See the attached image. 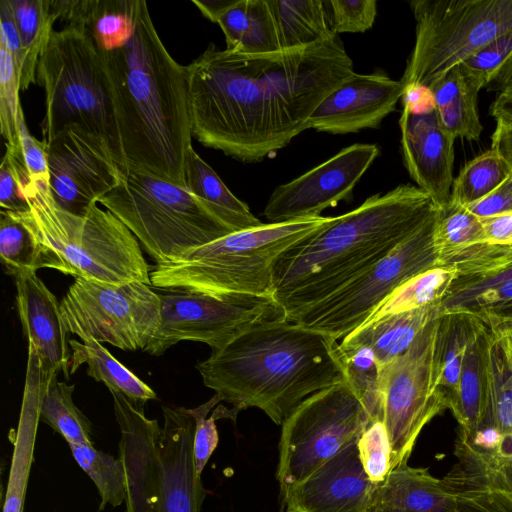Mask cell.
I'll use <instances>...</instances> for the list:
<instances>
[{"instance_id":"8992f818","label":"cell","mask_w":512,"mask_h":512,"mask_svg":"<svg viewBox=\"0 0 512 512\" xmlns=\"http://www.w3.org/2000/svg\"><path fill=\"white\" fill-rule=\"evenodd\" d=\"M333 219L319 216L268 222L229 233L177 260L155 264L150 271L151 286L215 298L230 294L273 296L276 259Z\"/></svg>"},{"instance_id":"2e32d148","label":"cell","mask_w":512,"mask_h":512,"mask_svg":"<svg viewBox=\"0 0 512 512\" xmlns=\"http://www.w3.org/2000/svg\"><path fill=\"white\" fill-rule=\"evenodd\" d=\"M454 455L441 482L458 512H512V429L458 430Z\"/></svg>"},{"instance_id":"c3c4849f","label":"cell","mask_w":512,"mask_h":512,"mask_svg":"<svg viewBox=\"0 0 512 512\" xmlns=\"http://www.w3.org/2000/svg\"><path fill=\"white\" fill-rule=\"evenodd\" d=\"M19 140L22 160L31 182L49 181L46 144L29 133L23 110L19 115Z\"/></svg>"},{"instance_id":"4316f807","label":"cell","mask_w":512,"mask_h":512,"mask_svg":"<svg viewBox=\"0 0 512 512\" xmlns=\"http://www.w3.org/2000/svg\"><path fill=\"white\" fill-rule=\"evenodd\" d=\"M428 89L442 128L455 140L478 141L483 131L477 106L480 89L459 66L436 79Z\"/></svg>"},{"instance_id":"484cf974","label":"cell","mask_w":512,"mask_h":512,"mask_svg":"<svg viewBox=\"0 0 512 512\" xmlns=\"http://www.w3.org/2000/svg\"><path fill=\"white\" fill-rule=\"evenodd\" d=\"M441 301L428 306L363 323L342 341L343 346L364 345L383 365L404 353L418 334L441 315Z\"/></svg>"},{"instance_id":"e575fe53","label":"cell","mask_w":512,"mask_h":512,"mask_svg":"<svg viewBox=\"0 0 512 512\" xmlns=\"http://www.w3.org/2000/svg\"><path fill=\"white\" fill-rule=\"evenodd\" d=\"M9 1L24 53L20 85L25 90L37 82L38 62L54 31L56 17L51 9V0Z\"/></svg>"},{"instance_id":"f35d334b","label":"cell","mask_w":512,"mask_h":512,"mask_svg":"<svg viewBox=\"0 0 512 512\" xmlns=\"http://www.w3.org/2000/svg\"><path fill=\"white\" fill-rule=\"evenodd\" d=\"M485 242L480 218L465 206L449 205L440 210L434 228L439 266L447 265L461 252Z\"/></svg>"},{"instance_id":"3957f363","label":"cell","mask_w":512,"mask_h":512,"mask_svg":"<svg viewBox=\"0 0 512 512\" xmlns=\"http://www.w3.org/2000/svg\"><path fill=\"white\" fill-rule=\"evenodd\" d=\"M439 211L426 192L410 184L370 196L276 259L274 298L286 317L327 298L385 257Z\"/></svg>"},{"instance_id":"4fadbf2b","label":"cell","mask_w":512,"mask_h":512,"mask_svg":"<svg viewBox=\"0 0 512 512\" xmlns=\"http://www.w3.org/2000/svg\"><path fill=\"white\" fill-rule=\"evenodd\" d=\"M60 306L68 333L125 351L144 350L160 322V295L142 282L111 284L78 277Z\"/></svg>"},{"instance_id":"cb8c5ba5","label":"cell","mask_w":512,"mask_h":512,"mask_svg":"<svg viewBox=\"0 0 512 512\" xmlns=\"http://www.w3.org/2000/svg\"><path fill=\"white\" fill-rule=\"evenodd\" d=\"M371 509L393 512H458L441 479L427 468L403 464L378 485ZM370 509V510H371Z\"/></svg>"},{"instance_id":"277c9868","label":"cell","mask_w":512,"mask_h":512,"mask_svg":"<svg viewBox=\"0 0 512 512\" xmlns=\"http://www.w3.org/2000/svg\"><path fill=\"white\" fill-rule=\"evenodd\" d=\"M196 367L237 412L258 408L278 425L312 394L346 381L337 340L286 319L250 328Z\"/></svg>"},{"instance_id":"f546056e","label":"cell","mask_w":512,"mask_h":512,"mask_svg":"<svg viewBox=\"0 0 512 512\" xmlns=\"http://www.w3.org/2000/svg\"><path fill=\"white\" fill-rule=\"evenodd\" d=\"M72 349L69 373L73 374L82 364H87V374L98 382H103L109 391L123 394L136 406L157 398L154 390L140 380L134 373L98 341L87 338L82 342L69 340Z\"/></svg>"},{"instance_id":"5b68a950","label":"cell","mask_w":512,"mask_h":512,"mask_svg":"<svg viewBox=\"0 0 512 512\" xmlns=\"http://www.w3.org/2000/svg\"><path fill=\"white\" fill-rule=\"evenodd\" d=\"M111 394L126 476L124 512H201L207 492L196 469L190 409L163 406L160 426L143 407Z\"/></svg>"},{"instance_id":"ee69618b","label":"cell","mask_w":512,"mask_h":512,"mask_svg":"<svg viewBox=\"0 0 512 512\" xmlns=\"http://www.w3.org/2000/svg\"><path fill=\"white\" fill-rule=\"evenodd\" d=\"M512 55V31L500 36L459 64L462 73L480 90Z\"/></svg>"},{"instance_id":"bcb514c9","label":"cell","mask_w":512,"mask_h":512,"mask_svg":"<svg viewBox=\"0 0 512 512\" xmlns=\"http://www.w3.org/2000/svg\"><path fill=\"white\" fill-rule=\"evenodd\" d=\"M31 183L22 160L21 151L6 147L0 166V207L9 212L28 209L22 189Z\"/></svg>"},{"instance_id":"d6a6232c","label":"cell","mask_w":512,"mask_h":512,"mask_svg":"<svg viewBox=\"0 0 512 512\" xmlns=\"http://www.w3.org/2000/svg\"><path fill=\"white\" fill-rule=\"evenodd\" d=\"M487 399L482 424L512 429V345L488 330Z\"/></svg>"},{"instance_id":"9f6ffc18","label":"cell","mask_w":512,"mask_h":512,"mask_svg":"<svg viewBox=\"0 0 512 512\" xmlns=\"http://www.w3.org/2000/svg\"><path fill=\"white\" fill-rule=\"evenodd\" d=\"M237 0H192L200 12L210 21L217 23L218 19L232 6Z\"/></svg>"},{"instance_id":"e0dca14e","label":"cell","mask_w":512,"mask_h":512,"mask_svg":"<svg viewBox=\"0 0 512 512\" xmlns=\"http://www.w3.org/2000/svg\"><path fill=\"white\" fill-rule=\"evenodd\" d=\"M45 144L51 194L70 213L86 215L126 173L107 143L79 126L66 127Z\"/></svg>"},{"instance_id":"9a60e30c","label":"cell","mask_w":512,"mask_h":512,"mask_svg":"<svg viewBox=\"0 0 512 512\" xmlns=\"http://www.w3.org/2000/svg\"><path fill=\"white\" fill-rule=\"evenodd\" d=\"M439 317L418 334L404 353L382 367L381 412L392 447L391 470L407 464L422 429L448 409L436 389L433 368Z\"/></svg>"},{"instance_id":"60d3db41","label":"cell","mask_w":512,"mask_h":512,"mask_svg":"<svg viewBox=\"0 0 512 512\" xmlns=\"http://www.w3.org/2000/svg\"><path fill=\"white\" fill-rule=\"evenodd\" d=\"M345 366L346 381L362 400L371 421L382 419L380 380L382 364L368 346L339 344Z\"/></svg>"},{"instance_id":"ab89813d","label":"cell","mask_w":512,"mask_h":512,"mask_svg":"<svg viewBox=\"0 0 512 512\" xmlns=\"http://www.w3.org/2000/svg\"><path fill=\"white\" fill-rule=\"evenodd\" d=\"M73 458L95 484L100 496L98 511L117 507L126 499V476L119 457L90 445L68 444Z\"/></svg>"},{"instance_id":"816d5d0a","label":"cell","mask_w":512,"mask_h":512,"mask_svg":"<svg viewBox=\"0 0 512 512\" xmlns=\"http://www.w3.org/2000/svg\"><path fill=\"white\" fill-rule=\"evenodd\" d=\"M512 300V278L497 283L475 295L457 312L473 313L480 309L491 308Z\"/></svg>"},{"instance_id":"91938a15","label":"cell","mask_w":512,"mask_h":512,"mask_svg":"<svg viewBox=\"0 0 512 512\" xmlns=\"http://www.w3.org/2000/svg\"><path fill=\"white\" fill-rule=\"evenodd\" d=\"M493 334L505 337L512 345V328L500 332H495Z\"/></svg>"},{"instance_id":"d6986e66","label":"cell","mask_w":512,"mask_h":512,"mask_svg":"<svg viewBox=\"0 0 512 512\" xmlns=\"http://www.w3.org/2000/svg\"><path fill=\"white\" fill-rule=\"evenodd\" d=\"M357 441L287 490L281 496L285 512H368L378 485L362 467Z\"/></svg>"},{"instance_id":"603a6c76","label":"cell","mask_w":512,"mask_h":512,"mask_svg":"<svg viewBox=\"0 0 512 512\" xmlns=\"http://www.w3.org/2000/svg\"><path fill=\"white\" fill-rule=\"evenodd\" d=\"M42 376L37 353L28 348V370L23 403L14 439L3 512H22L33 462L39 418Z\"/></svg>"},{"instance_id":"f5cc1de1","label":"cell","mask_w":512,"mask_h":512,"mask_svg":"<svg viewBox=\"0 0 512 512\" xmlns=\"http://www.w3.org/2000/svg\"><path fill=\"white\" fill-rule=\"evenodd\" d=\"M480 220L485 232L484 243L512 246V211L503 215Z\"/></svg>"},{"instance_id":"db71d44e","label":"cell","mask_w":512,"mask_h":512,"mask_svg":"<svg viewBox=\"0 0 512 512\" xmlns=\"http://www.w3.org/2000/svg\"><path fill=\"white\" fill-rule=\"evenodd\" d=\"M470 314L482 321L490 332L495 333L512 328V300Z\"/></svg>"},{"instance_id":"f907efd6","label":"cell","mask_w":512,"mask_h":512,"mask_svg":"<svg viewBox=\"0 0 512 512\" xmlns=\"http://www.w3.org/2000/svg\"><path fill=\"white\" fill-rule=\"evenodd\" d=\"M0 47L12 55L20 75L24 53L9 0L0 2Z\"/></svg>"},{"instance_id":"4dcf8cb0","label":"cell","mask_w":512,"mask_h":512,"mask_svg":"<svg viewBox=\"0 0 512 512\" xmlns=\"http://www.w3.org/2000/svg\"><path fill=\"white\" fill-rule=\"evenodd\" d=\"M281 51L316 43L334 33L322 0H268Z\"/></svg>"},{"instance_id":"52a82bcc","label":"cell","mask_w":512,"mask_h":512,"mask_svg":"<svg viewBox=\"0 0 512 512\" xmlns=\"http://www.w3.org/2000/svg\"><path fill=\"white\" fill-rule=\"evenodd\" d=\"M22 195L28 209L12 213L60 259L64 274L151 286L150 266L139 241L110 211L94 204L84 216L70 213L56 204L49 181L29 183Z\"/></svg>"},{"instance_id":"30bf717a","label":"cell","mask_w":512,"mask_h":512,"mask_svg":"<svg viewBox=\"0 0 512 512\" xmlns=\"http://www.w3.org/2000/svg\"><path fill=\"white\" fill-rule=\"evenodd\" d=\"M415 44L401 81L429 88L512 31V0H413Z\"/></svg>"},{"instance_id":"b9f144b4","label":"cell","mask_w":512,"mask_h":512,"mask_svg":"<svg viewBox=\"0 0 512 512\" xmlns=\"http://www.w3.org/2000/svg\"><path fill=\"white\" fill-rule=\"evenodd\" d=\"M20 75L12 55L0 47V129L6 147L20 148Z\"/></svg>"},{"instance_id":"83f0119b","label":"cell","mask_w":512,"mask_h":512,"mask_svg":"<svg viewBox=\"0 0 512 512\" xmlns=\"http://www.w3.org/2000/svg\"><path fill=\"white\" fill-rule=\"evenodd\" d=\"M226 49L242 54L280 52L268 0H237L217 21Z\"/></svg>"},{"instance_id":"8d00e7d4","label":"cell","mask_w":512,"mask_h":512,"mask_svg":"<svg viewBox=\"0 0 512 512\" xmlns=\"http://www.w3.org/2000/svg\"><path fill=\"white\" fill-rule=\"evenodd\" d=\"M74 387L58 381L57 375L42 382L39 418L58 432L68 444L92 446V425L74 404Z\"/></svg>"},{"instance_id":"680465c9","label":"cell","mask_w":512,"mask_h":512,"mask_svg":"<svg viewBox=\"0 0 512 512\" xmlns=\"http://www.w3.org/2000/svg\"><path fill=\"white\" fill-rule=\"evenodd\" d=\"M492 117H512V89L499 92L489 108Z\"/></svg>"},{"instance_id":"9c48e42d","label":"cell","mask_w":512,"mask_h":512,"mask_svg":"<svg viewBox=\"0 0 512 512\" xmlns=\"http://www.w3.org/2000/svg\"><path fill=\"white\" fill-rule=\"evenodd\" d=\"M98 203L134 234L156 264L232 233L186 186L153 176L126 172Z\"/></svg>"},{"instance_id":"ac0fdd59","label":"cell","mask_w":512,"mask_h":512,"mask_svg":"<svg viewBox=\"0 0 512 512\" xmlns=\"http://www.w3.org/2000/svg\"><path fill=\"white\" fill-rule=\"evenodd\" d=\"M380 153L375 144H353L320 165L274 189L264 208L269 223L319 217L328 207L349 200Z\"/></svg>"},{"instance_id":"681fc988","label":"cell","mask_w":512,"mask_h":512,"mask_svg":"<svg viewBox=\"0 0 512 512\" xmlns=\"http://www.w3.org/2000/svg\"><path fill=\"white\" fill-rule=\"evenodd\" d=\"M465 207L480 219L511 212L512 176L484 198Z\"/></svg>"},{"instance_id":"5bb4252c","label":"cell","mask_w":512,"mask_h":512,"mask_svg":"<svg viewBox=\"0 0 512 512\" xmlns=\"http://www.w3.org/2000/svg\"><path fill=\"white\" fill-rule=\"evenodd\" d=\"M161 299L160 322L143 351L160 356L180 341H195L212 350L226 346L250 328L286 319L273 296L230 294L223 298L168 291Z\"/></svg>"},{"instance_id":"11a10c76","label":"cell","mask_w":512,"mask_h":512,"mask_svg":"<svg viewBox=\"0 0 512 512\" xmlns=\"http://www.w3.org/2000/svg\"><path fill=\"white\" fill-rule=\"evenodd\" d=\"M491 148L507 162L512 171V117L495 118Z\"/></svg>"},{"instance_id":"ffe728a7","label":"cell","mask_w":512,"mask_h":512,"mask_svg":"<svg viewBox=\"0 0 512 512\" xmlns=\"http://www.w3.org/2000/svg\"><path fill=\"white\" fill-rule=\"evenodd\" d=\"M405 86L383 72H354L316 107L308 129L330 134H347L377 128L392 113Z\"/></svg>"},{"instance_id":"7dc6e473","label":"cell","mask_w":512,"mask_h":512,"mask_svg":"<svg viewBox=\"0 0 512 512\" xmlns=\"http://www.w3.org/2000/svg\"><path fill=\"white\" fill-rule=\"evenodd\" d=\"M331 31L362 33L369 30L376 19V0H325Z\"/></svg>"},{"instance_id":"f6af8a7d","label":"cell","mask_w":512,"mask_h":512,"mask_svg":"<svg viewBox=\"0 0 512 512\" xmlns=\"http://www.w3.org/2000/svg\"><path fill=\"white\" fill-rule=\"evenodd\" d=\"M221 401V397L215 393L207 402L190 409L196 420L194 456L196 469L200 475L219 442L215 421L220 418H231L230 410L222 406L216 408L212 415L207 417L208 413Z\"/></svg>"},{"instance_id":"7bdbcfd3","label":"cell","mask_w":512,"mask_h":512,"mask_svg":"<svg viewBox=\"0 0 512 512\" xmlns=\"http://www.w3.org/2000/svg\"><path fill=\"white\" fill-rule=\"evenodd\" d=\"M359 458L369 480L380 485L391 471L392 447L382 419L372 420L357 441Z\"/></svg>"},{"instance_id":"6da1fadb","label":"cell","mask_w":512,"mask_h":512,"mask_svg":"<svg viewBox=\"0 0 512 512\" xmlns=\"http://www.w3.org/2000/svg\"><path fill=\"white\" fill-rule=\"evenodd\" d=\"M186 68L192 136L244 163L275 155L308 129L316 107L354 73L336 34L267 54L210 44Z\"/></svg>"},{"instance_id":"d4e9b609","label":"cell","mask_w":512,"mask_h":512,"mask_svg":"<svg viewBox=\"0 0 512 512\" xmlns=\"http://www.w3.org/2000/svg\"><path fill=\"white\" fill-rule=\"evenodd\" d=\"M468 343L463 360L458 390L449 404L465 434L475 431L482 423L487 399L486 342L488 329L469 313Z\"/></svg>"},{"instance_id":"94428289","label":"cell","mask_w":512,"mask_h":512,"mask_svg":"<svg viewBox=\"0 0 512 512\" xmlns=\"http://www.w3.org/2000/svg\"><path fill=\"white\" fill-rule=\"evenodd\" d=\"M370 511H371V512H393V511L376 510V509H371Z\"/></svg>"},{"instance_id":"74e56055","label":"cell","mask_w":512,"mask_h":512,"mask_svg":"<svg viewBox=\"0 0 512 512\" xmlns=\"http://www.w3.org/2000/svg\"><path fill=\"white\" fill-rule=\"evenodd\" d=\"M511 176L507 162L490 148L467 162L453 180L450 204L468 206L493 192Z\"/></svg>"},{"instance_id":"836d02e7","label":"cell","mask_w":512,"mask_h":512,"mask_svg":"<svg viewBox=\"0 0 512 512\" xmlns=\"http://www.w3.org/2000/svg\"><path fill=\"white\" fill-rule=\"evenodd\" d=\"M456 278L457 270L451 265L436 266L423 271L399 285L363 323L442 301Z\"/></svg>"},{"instance_id":"f1b7e54d","label":"cell","mask_w":512,"mask_h":512,"mask_svg":"<svg viewBox=\"0 0 512 512\" xmlns=\"http://www.w3.org/2000/svg\"><path fill=\"white\" fill-rule=\"evenodd\" d=\"M186 188L232 232L263 224L224 184L213 168L192 147L189 152Z\"/></svg>"},{"instance_id":"ba28073f","label":"cell","mask_w":512,"mask_h":512,"mask_svg":"<svg viewBox=\"0 0 512 512\" xmlns=\"http://www.w3.org/2000/svg\"><path fill=\"white\" fill-rule=\"evenodd\" d=\"M36 79L45 94L43 142L66 127L79 126L101 137L126 172L106 74L92 39L69 26L53 31L40 56Z\"/></svg>"},{"instance_id":"7a4b0ae2","label":"cell","mask_w":512,"mask_h":512,"mask_svg":"<svg viewBox=\"0 0 512 512\" xmlns=\"http://www.w3.org/2000/svg\"><path fill=\"white\" fill-rule=\"evenodd\" d=\"M97 50L126 172L185 186L193 137L187 68L173 59L162 43L146 1L135 0L125 35Z\"/></svg>"},{"instance_id":"7402d4cb","label":"cell","mask_w":512,"mask_h":512,"mask_svg":"<svg viewBox=\"0 0 512 512\" xmlns=\"http://www.w3.org/2000/svg\"><path fill=\"white\" fill-rule=\"evenodd\" d=\"M12 276L23 334L37 353L42 382L60 371L68 377L69 340L60 302L36 271H18Z\"/></svg>"},{"instance_id":"d590c367","label":"cell","mask_w":512,"mask_h":512,"mask_svg":"<svg viewBox=\"0 0 512 512\" xmlns=\"http://www.w3.org/2000/svg\"><path fill=\"white\" fill-rule=\"evenodd\" d=\"M0 258L6 272L37 271L50 268L64 273L60 259L36 240L24 224L12 212L0 213Z\"/></svg>"},{"instance_id":"8fae6325","label":"cell","mask_w":512,"mask_h":512,"mask_svg":"<svg viewBox=\"0 0 512 512\" xmlns=\"http://www.w3.org/2000/svg\"><path fill=\"white\" fill-rule=\"evenodd\" d=\"M370 422L368 410L347 381L302 401L281 424L276 470L280 496L357 441Z\"/></svg>"},{"instance_id":"7c38bea8","label":"cell","mask_w":512,"mask_h":512,"mask_svg":"<svg viewBox=\"0 0 512 512\" xmlns=\"http://www.w3.org/2000/svg\"><path fill=\"white\" fill-rule=\"evenodd\" d=\"M438 214L330 296L286 317V320L325 333L335 340L343 339L399 285L439 266L434 244Z\"/></svg>"},{"instance_id":"1f68e13d","label":"cell","mask_w":512,"mask_h":512,"mask_svg":"<svg viewBox=\"0 0 512 512\" xmlns=\"http://www.w3.org/2000/svg\"><path fill=\"white\" fill-rule=\"evenodd\" d=\"M469 313L454 312L439 317L433 368L435 386L447 403L455 396L468 343Z\"/></svg>"},{"instance_id":"44dd1931","label":"cell","mask_w":512,"mask_h":512,"mask_svg":"<svg viewBox=\"0 0 512 512\" xmlns=\"http://www.w3.org/2000/svg\"><path fill=\"white\" fill-rule=\"evenodd\" d=\"M403 161L410 177L440 210L451 202L454 142L440 125L434 103L420 109L403 105L399 120Z\"/></svg>"},{"instance_id":"6f0895ef","label":"cell","mask_w":512,"mask_h":512,"mask_svg":"<svg viewBox=\"0 0 512 512\" xmlns=\"http://www.w3.org/2000/svg\"><path fill=\"white\" fill-rule=\"evenodd\" d=\"M488 86L499 92L512 89V55L503 63Z\"/></svg>"}]
</instances>
